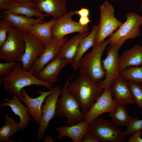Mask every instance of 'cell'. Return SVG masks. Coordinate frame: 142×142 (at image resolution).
I'll use <instances>...</instances> for the list:
<instances>
[{"label":"cell","mask_w":142,"mask_h":142,"mask_svg":"<svg viewBox=\"0 0 142 142\" xmlns=\"http://www.w3.org/2000/svg\"><path fill=\"white\" fill-rule=\"evenodd\" d=\"M74 14L81 17H89L90 14L89 10L86 8L82 7L78 10L74 11Z\"/></svg>","instance_id":"obj_37"},{"label":"cell","mask_w":142,"mask_h":142,"mask_svg":"<svg viewBox=\"0 0 142 142\" xmlns=\"http://www.w3.org/2000/svg\"><path fill=\"white\" fill-rule=\"evenodd\" d=\"M73 63V61L66 59L56 57L47 64L36 77L40 80L53 87L63 68L68 64Z\"/></svg>","instance_id":"obj_15"},{"label":"cell","mask_w":142,"mask_h":142,"mask_svg":"<svg viewBox=\"0 0 142 142\" xmlns=\"http://www.w3.org/2000/svg\"><path fill=\"white\" fill-rule=\"evenodd\" d=\"M44 142H54V140L52 136L50 135L46 136L43 139Z\"/></svg>","instance_id":"obj_39"},{"label":"cell","mask_w":142,"mask_h":142,"mask_svg":"<svg viewBox=\"0 0 142 142\" xmlns=\"http://www.w3.org/2000/svg\"><path fill=\"white\" fill-rule=\"evenodd\" d=\"M119 103L113 99L110 88H105L86 114L83 120L89 123L100 115L113 111Z\"/></svg>","instance_id":"obj_13"},{"label":"cell","mask_w":142,"mask_h":142,"mask_svg":"<svg viewBox=\"0 0 142 142\" xmlns=\"http://www.w3.org/2000/svg\"><path fill=\"white\" fill-rule=\"evenodd\" d=\"M25 48L22 32L14 28L8 33L6 40L0 47V59L6 62H20Z\"/></svg>","instance_id":"obj_5"},{"label":"cell","mask_w":142,"mask_h":142,"mask_svg":"<svg viewBox=\"0 0 142 142\" xmlns=\"http://www.w3.org/2000/svg\"><path fill=\"white\" fill-rule=\"evenodd\" d=\"M141 11H142V4L141 5Z\"/></svg>","instance_id":"obj_41"},{"label":"cell","mask_w":142,"mask_h":142,"mask_svg":"<svg viewBox=\"0 0 142 142\" xmlns=\"http://www.w3.org/2000/svg\"><path fill=\"white\" fill-rule=\"evenodd\" d=\"M1 80L3 89L10 95H17L22 102L23 97L21 91L25 87L36 85L44 86L50 90L53 87L40 80L33 74L31 70L26 71L23 70L21 62L18 63L9 74L2 76Z\"/></svg>","instance_id":"obj_2"},{"label":"cell","mask_w":142,"mask_h":142,"mask_svg":"<svg viewBox=\"0 0 142 142\" xmlns=\"http://www.w3.org/2000/svg\"><path fill=\"white\" fill-rule=\"evenodd\" d=\"M121 46L120 44H110L106 48V57L102 60L106 75L104 79L100 82L104 89L110 88L113 81L120 75L119 52Z\"/></svg>","instance_id":"obj_9"},{"label":"cell","mask_w":142,"mask_h":142,"mask_svg":"<svg viewBox=\"0 0 142 142\" xmlns=\"http://www.w3.org/2000/svg\"><path fill=\"white\" fill-rule=\"evenodd\" d=\"M4 125L0 128V142H16L14 140L10 139L13 134L20 130L19 123H17L12 117L5 115Z\"/></svg>","instance_id":"obj_27"},{"label":"cell","mask_w":142,"mask_h":142,"mask_svg":"<svg viewBox=\"0 0 142 142\" xmlns=\"http://www.w3.org/2000/svg\"><path fill=\"white\" fill-rule=\"evenodd\" d=\"M99 26V22L97 25L93 26L91 32L81 40L72 64L74 72L79 68L80 60L85 53L90 48L94 47L97 44L95 40Z\"/></svg>","instance_id":"obj_22"},{"label":"cell","mask_w":142,"mask_h":142,"mask_svg":"<svg viewBox=\"0 0 142 142\" xmlns=\"http://www.w3.org/2000/svg\"><path fill=\"white\" fill-rule=\"evenodd\" d=\"M120 75L130 81L142 83V65L139 66H130L121 72Z\"/></svg>","instance_id":"obj_29"},{"label":"cell","mask_w":142,"mask_h":142,"mask_svg":"<svg viewBox=\"0 0 142 142\" xmlns=\"http://www.w3.org/2000/svg\"><path fill=\"white\" fill-rule=\"evenodd\" d=\"M100 20L98 32L95 38L96 44L109 37L121 25L122 23L114 16V11L112 5L107 1L99 7Z\"/></svg>","instance_id":"obj_8"},{"label":"cell","mask_w":142,"mask_h":142,"mask_svg":"<svg viewBox=\"0 0 142 142\" xmlns=\"http://www.w3.org/2000/svg\"><path fill=\"white\" fill-rule=\"evenodd\" d=\"M14 28L9 21L1 18L0 20V47L5 41L8 33Z\"/></svg>","instance_id":"obj_31"},{"label":"cell","mask_w":142,"mask_h":142,"mask_svg":"<svg viewBox=\"0 0 142 142\" xmlns=\"http://www.w3.org/2000/svg\"><path fill=\"white\" fill-rule=\"evenodd\" d=\"M26 48L20 62L22 68L29 71L38 59L45 49V45L41 41L27 33L22 32Z\"/></svg>","instance_id":"obj_10"},{"label":"cell","mask_w":142,"mask_h":142,"mask_svg":"<svg viewBox=\"0 0 142 142\" xmlns=\"http://www.w3.org/2000/svg\"><path fill=\"white\" fill-rule=\"evenodd\" d=\"M142 130V120L137 118H131L127 129L124 132L125 136Z\"/></svg>","instance_id":"obj_32"},{"label":"cell","mask_w":142,"mask_h":142,"mask_svg":"<svg viewBox=\"0 0 142 142\" xmlns=\"http://www.w3.org/2000/svg\"><path fill=\"white\" fill-rule=\"evenodd\" d=\"M13 1V0H0V10L3 11L7 10Z\"/></svg>","instance_id":"obj_35"},{"label":"cell","mask_w":142,"mask_h":142,"mask_svg":"<svg viewBox=\"0 0 142 142\" xmlns=\"http://www.w3.org/2000/svg\"><path fill=\"white\" fill-rule=\"evenodd\" d=\"M17 61H11L0 63V76L6 75L9 74L16 67Z\"/></svg>","instance_id":"obj_33"},{"label":"cell","mask_w":142,"mask_h":142,"mask_svg":"<svg viewBox=\"0 0 142 142\" xmlns=\"http://www.w3.org/2000/svg\"><path fill=\"white\" fill-rule=\"evenodd\" d=\"M55 20V19L53 18L48 22L36 23L26 27L25 28L26 33L41 41L45 46L49 43L52 39V29Z\"/></svg>","instance_id":"obj_20"},{"label":"cell","mask_w":142,"mask_h":142,"mask_svg":"<svg viewBox=\"0 0 142 142\" xmlns=\"http://www.w3.org/2000/svg\"><path fill=\"white\" fill-rule=\"evenodd\" d=\"M88 133L103 142H124L126 140L124 132L102 118L98 117L89 123Z\"/></svg>","instance_id":"obj_7"},{"label":"cell","mask_w":142,"mask_h":142,"mask_svg":"<svg viewBox=\"0 0 142 142\" xmlns=\"http://www.w3.org/2000/svg\"><path fill=\"white\" fill-rule=\"evenodd\" d=\"M34 8L56 19L68 12L66 0H33Z\"/></svg>","instance_id":"obj_17"},{"label":"cell","mask_w":142,"mask_h":142,"mask_svg":"<svg viewBox=\"0 0 142 142\" xmlns=\"http://www.w3.org/2000/svg\"><path fill=\"white\" fill-rule=\"evenodd\" d=\"M92 22L89 17H80L78 22L81 25L85 26H88V24Z\"/></svg>","instance_id":"obj_38"},{"label":"cell","mask_w":142,"mask_h":142,"mask_svg":"<svg viewBox=\"0 0 142 142\" xmlns=\"http://www.w3.org/2000/svg\"><path fill=\"white\" fill-rule=\"evenodd\" d=\"M74 14V11H71L56 19L52 29L53 37L62 38L65 36L73 33L88 32V26H82L78 22L72 19V17Z\"/></svg>","instance_id":"obj_12"},{"label":"cell","mask_w":142,"mask_h":142,"mask_svg":"<svg viewBox=\"0 0 142 142\" xmlns=\"http://www.w3.org/2000/svg\"><path fill=\"white\" fill-rule=\"evenodd\" d=\"M129 81L136 103L142 110V85L141 83Z\"/></svg>","instance_id":"obj_30"},{"label":"cell","mask_w":142,"mask_h":142,"mask_svg":"<svg viewBox=\"0 0 142 142\" xmlns=\"http://www.w3.org/2000/svg\"><path fill=\"white\" fill-rule=\"evenodd\" d=\"M110 43L109 38L97 44L92 50L80 60L79 74L94 80L100 81L105 77L102 58L104 51Z\"/></svg>","instance_id":"obj_3"},{"label":"cell","mask_w":142,"mask_h":142,"mask_svg":"<svg viewBox=\"0 0 142 142\" xmlns=\"http://www.w3.org/2000/svg\"></svg>","instance_id":"obj_42"},{"label":"cell","mask_w":142,"mask_h":142,"mask_svg":"<svg viewBox=\"0 0 142 142\" xmlns=\"http://www.w3.org/2000/svg\"><path fill=\"white\" fill-rule=\"evenodd\" d=\"M110 90L112 97L119 103L130 105L136 103L129 81L120 75L113 81Z\"/></svg>","instance_id":"obj_16"},{"label":"cell","mask_w":142,"mask_h":142,"mask_svg":"<svg viewBox=\"0 0 142 142\" xmlns=\"http://www.w3.org/2000/svg\"><path fill=\"white\" fill-rule=\"evenodd\" d=\"M126 17V21L109 37L110 44L122 46L126 40L135 39L141 35L140 26L142 24V17L131 12L127 13Z\"/></svg>","instance_id":"obj_6"},{"label":"cell","mask_w":142,"mask_h":142,"mask_svg":"<svg viewBox=\"0 0 142 142\" xmlns=\"http://www.w3.org/2000/svg\"><path fill=\"white\" fill-rule=\"evenodd\" d=\"M100 140L95 135L89 133L85 134L83 137L82 142H99Z\"/></svg>","instance_id":"obj_34"},{"label":"cell","mask_w":142,"mask_h":142,"mask_svg":"<svg viewBox=\"0 0 142 142\" xmlns=\"http://www.w3.org/2000/svg\"><path fill=\"white\" fill-rule=\"evenodd\" d=\"M142 133L141 131H136L133 134V135L127 140V142H142V139L140 138Z\"/></svg>","instance_id":"obj_36"},{"label":"cell","mask_w":142,"mask_h":142,"mask_svg":"<svg viewBox=\"0 0 142 142\" xmlns=\"http://www.w3.org/2000/svg\"><path fill=\"white\" fill-rule=\"evenodd\" d=\"M89 33H79L67 40L60 48L56 57L64 58L73 62V59L81 40Z\"/></svg>","instance_id":"obj_25"},{"label":"cell","mask_w":142,"mask_h":142,"mask_svg":"<svg viewBox=\"0 0 142 142\" xmlns=\"http://www.w3.org/2000/svg\"><path fill=\"white\" fill-rule=\"evenodd\" d=\"M67 39L65 37L58 38L53 37L51 42L45 46L44 50L40 56L30 69L35 76L56 57L60 48Z\"/></svg>","instance_id":"obj_14"},{"label":"cell","mask_w":142,"mask_h":142,"mask_svg":"<svg viewBox=\"0 0 142 142\" xmlns=\"http://www.w3.org/2000/svg\"><path fill=\"white\" fill-rule=\"evenodd\" d=\"M21 101L17 95H13L11 99L4 98L3 102H5L1 103L0 106L1 107H9L13 113L19 116L20 130L22 131L29 126V121L32 120L28 113V107L22 103Z\"/></svg>","instance_id":"obj_19"},{"label":"cell","mask_w":142,"mask_h":142,"mask_svg":"<svg viewBox=\"0 0 142 142\" xmlns=\"http://www.w3.org/2000/svg\"><path fill=\"white\" fill-rule=\"evenodd\" d=\"M54 88L48 92L40 90L38 92L40 95L35 98L31 97L27 94L24 88L21 92L23 97L22 102L25 103L28 108V113L34 119L36 123L39 124L42 117V108L44 100L46 97L54 90Z\"/></svg>","instance_id":"obj_18"},{"label":"cell","mask_w":142,"mask_h":142,"mask_svg":"<svg viewBox=\"0 0 142 142\" xmlns=\"http://www.w3.org/2000/svg\"><path fill=\"white\" fill-rule=\"evenodd\" d=\"M34 4L33 2L18 3L13 1L8 10L3 12L23 15L28 18L35 16L39 18L47 16L34 9L33 7Z\"/></svg>","instance_id":"obj_26"},{"label":"cell","mask_w":142,"mask_h":142,"mask_svg":"<svg viewBox=\"0 0 142 142\" xmlns=\"http://www.w3.org/2000/svg\"><path fill=\"white\" fill-rule=\"evenodd\" d=\"M89 124L83 120L72 126L56 127V131L58 134L57 138L60 139L67 136L70 138L73 142H82L83 137L88 133Z\"/></svg>","instance_id":"obj_21"},{"label":"cell","mask_w":142,"mask_h":142,"mask_svg":"<svg viewBox=\"0 0 142 142\" xmlns=\"http://www.w3.org/2000/svg\"><path fill=\"white\" fill-rule=\"evenodd\" d=\"M61 88L59 86L54 87V90L44 99L42 108V117L39 124L36 138L40 140L43 138L51 120L55 115L57 100L60 95Z\"/></svg>","instance_id":"obj_11"},{"label":"cell","mask_w":142,"mask_h":142,"mask_svg":"<svg viewBox=\"0 0 142 142\" xmlns=\"http://www.w3.org/2000/svg\"><path fill=\"white\" fill-rule=\"evenodd\" d=\"M100 82L79 74L68 85V90L78 103L84 116L104 91Z\"/></svg>","instance_id":"obj_1"},{"label":"cell","mask_w":142,"mask_h":142,"mask_svg":"<svg viewBox=\"0 0 142 142\" xmlns=\"http://www.w3.org/2000/svg\"><path fill=\"white\" fill-rule=\"evenodd\" d=\"M73 75L69 77L61 88L60 97L57 100L56 106L55 115L59 117H66L68 126L81 122L84 118L78 103L68 89V85Z\"/></svg>","instance_id":"obj_4"},{"label":"cell","mask_w":142,"mask_h":142,"mask_svg":"<svg viewBox=\"0 0 142 142\" xmlns=\"http://www.w3.org/2000/svg\"><path fill=\"white\" fill-rule=\"evenodd\" d=\"M142 65V46L139 44L123 52L119 57L120 72L130 66Z\"/></svg>","instance_id":"obj_23"},{"label":"cell","mask_w":142,"mask_h":142,"mask_svg":"<svg viewBox=\"0 0 142 142\" xmlns=\"http://www.w3.org/2000/svg\"><path fill=\"white\" fill-rule=\"evenodd\" d=\"M109 113V116L116 126L118 127L128 126L131 117L128 114L125 104L119 103L115 109Z\"/></svg>","instance_id":"obj_28"},{"label":"cell","mask_w":142,"mask_h":142,"mask_svg":"<svg viewBox=\"0 0 142 142\" xmlns=\"http://www.w3.org/2000/svg\"><path fill=\"white\" fill-rule=\"evenodd\" d=\"M13 1L18 3H21L24 2H33V0H13Z\"/></svg>","instance_id":"obj_40"},{"label":"cell","mask_w":142,"mask_h":142,"mask_svg":"<svg viewBox=\"0 0 142 142\" xmlns=\"http://www.w3.org/2000/svg\"><path fill=\"white\" fill-rule=\"evenodd\" d=\"M3 15L1 18L10 22L13 27L16 28L22 32L26 33L25 28L36 23H43L45 22L44 17H40L35 19L32 18H28L24 15L14 14L3 12Z\"/></svg>","instance_id":"obj_24"}]
</instances>
